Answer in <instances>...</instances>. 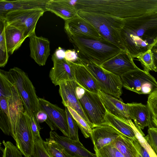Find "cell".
Masks as SVG:
<instances>
[{
    "mask_svg": "<svg viewBox=\"0 0 157 157\" xmlns=\"http://www.w3.org/2000/svg\"><path fill=\"white\" fill-rule=\"evenodd\" d=\"M79 58L100 65L122 49L118 46L102 38L72 36H68Z\"/></svg>",
    "mask_w": 157,
    "mask_h": 157,
    "instance_id": "277c9868",
    "label": "cell"
},
{
    "mask_svg": "<svg viewBox=\"0 0 157 157\" xmlns=\"http://www.w3.org/2000/svg\"><path fill=\"white\" fill-rule=\"evenodd\" d=\"M136 58L140 62L144 70L148 72L150 71L155 72L153 56L151 49L140 54Z\"/></svg>",
    "mask_w": 157,
    "mask_h": 157,
    "instance_id": "4dcf8cb0",
    "label": "cell"
},
{
    "mask_svg": "<svg viewBox=\"0 0 157 157\" xmlns=\"http://www.w3.org/2000/svg\"><path fill=\"white\" fill-rule=\"evenodd\" d=\"M120 34L124 49L136 58L157 40V12L124 20Z\"/></svg>",
    "mask_w": 157,
    "mask_h": 157,
    "instance_id": "6da1fadb",
    "label": "cell"
},
{
    "mask_svg": "<svg viewBox=\"0 0 157 157\" xmlns=\"http://www.w3.org/2000/svg\"><path fill=\"white\" fill-rule=\"evenodd\" d=\"M75 120L84 137L87 138L90 137L92 129L88 123L75 111L67 107Z\"/></svg>",
    "mask_w": 157,
    "mask_h": 157,
    "instance_id": "f546056e",
    "label": "cell"
},
{
    "mask_svg": "<svg viewBox=\"0 0 157 157\" xmlns=\"http://www.w3.org/2000/svg\"><path fill=\"white\" fill-rule=\"evenodd\" d=\"M65 110L68 125V137L73 140H79L78 135V126L77 123L67 107H65Z\"/></svg>",
    "mask_w": 157,
    "mask_h": 157,
    "instance_id": "1f68e13d",
    "label": "cell"
},
{
    "mask_svg": "<svg viewBox=\"0 0 157 157\" xmlns=\"http://www.w3.org/2000/svg\"><path fill=\"white\" fill-rule=\"evenodd\" d=\"M43 141L42 138L35 141L33 157H52L44 147Z\"/></svg>",
    "mask_w": 157,
    "mask_h": 157,
    "instance_id": "8d00e7d4",
    "label": "cell"
},
{
    "mask_svg": "<svg viewBox=\"0 0 157 157\" xmlns=\"http://www.w3.org/2000/svg\"><path fill=\"white\" fill-rule=\"evenodd\" d=\"M29 116L25 111L20 117L16 130V146L25 157L33 156L34 142L29 124Z\"/></svg>",
    "mask_w": 157,
    "mask_h": 157,
    "instance_id": "8fae6325",
    "label": "cell"
},
{
    "mask_svg": "<svg viewBox=\"0 0 157 157\" xmlns=\"http://www.w3.org/2000/svg\"><path fill=\"white\" fill-rule=\"evenodd\" d=\"M43 145L52 157H70L66 154L54 140L48 138L43 141Z\"/></svg>",
    "mask_w": 157,
    "mask_h": 157,
    "instance_id": "f1b7e54d",
    "label": "cell"
},
{
    "mask_svg": "<svg viewBox=\"0 0 157 157\" xmlns=\"http://www.w3.org/2000/svg\"><path fill=\"white\" fill-rule=\"evenodd\" d=\"M125 157H136L132 140L121 134L112 144Z\"/></svg>",
    "mask_w": 157,
    "mask_h": 157,
    "instance_id": "4316f807",
    "label": "cell"
},
{
    "mask_svg": "<svg viewBox=\"0 0 157 157\" xmlns=\"http://www.w3.org/2000/svg\"><path fill=\"white\" fill-rule=\"evenodd\" d=\"M76 62L85 66L97 81L101 90L119 99L122 94V83L120 77L106 71L94 63L78 57Z\"/></svg>",
    "mask_w": 157,
    "mask_h": 157,
    "instance_id": "ba28073f",
    "label": "cell"
},
{
    "mask_svg": "<svg viewBox=\"0 0 157 157\" xmlns=\"http://www.w3.org/2000/svg\"><path fill=\"white\" fill-rule=\"evenodd\" d=\"M121 134L109 125H103L93 128L90 137L94 151L112 144Z\"/></svg>",
    "mask_w": 157,
    "mask_h": 157,
    "instance_id": "d6986e66",
    "label": "cell"
},
{
    "mask_svg": "<svg viewBox=\"0 0 157 157\" xmlns=\"http://www.w3.org/2000/svg\"><path fill=\"white\" fill-rule=\"evenodd\" d=\"M123 87L138 94H150L157 90V81L149 73L140 68L120 76Z\"/></svg>",
    "mask_w": 157,
    "mask_h": 157,
    "instance_id": "30bf717a",
    "label": "cell"
},
{
    "mask_svg": "<svg viewBox=\"0 0 157 157\" xmlns=\"http://www.w3.org/2000/svg\"><path fill=\"white\" fill-rule=\"evenodd\" d=\"M132 141L140 157H150L147 151L141 144L137 139L135 140H132Z\"/></svg>",
    "mask_w": 157,
    "mask_h": 157,
    "instance_id": "ab89813d",
    "label": "cell"
},
{
    "mask_svg": "<svg viewBox=\"0 0 157 157\" xmlns=\"http://www.w3.org/2000/svg\"><path fill=\"white\" fill-rule=\"evenodd\" d=\"M105 120L106 125L112 126L121 134L132 140L137 139L130 123L131 120H128L119 118L107 112L105 117Z\"/></svg>",
    "mask_w": 157,
    "mask_h": 157,
    "instance_id": "484cf974",
    "label": "cell"
},
{
    "mask_svg": "<svg viewBox=\"0 0 157 157\" xmlns=\"http://www.w3.org/2000/svg\"><path fill=\"white\" fill-rule=\"evenodd\" d=\"M75 50H67L65 51L64 58L67 60L73 62H76L78 56Z\"/></svg>",
    "mask_w": 157,
    "mask_h": 157,
    "instance_id": "60d3db41",
    "label": "cell"
},
{
    "mask_svg": "<svg viewBox=\"0 0 157 157\" xmlns=\"http://www.w3.org/2000/svg\"><path fill=\"white\" fill-rule=\"evenodd\" d=\"M38 98L40 109L43 110L46 113L54 130L58 129L64 136L68 137V125L65 109L44 98Z\"/></svg>",
    "mask_w": 157,
    "mask_h": 157,
    "instance_id": "5bb4252c",
    "label": "cell"
},
{
    "mask_svg": "<svg viewBox=\"0 0 157 157\" xmlns=\"http://www.w3.org/2000/svg\"><path fill=\"white\" fill-rule=\"evenodd\" d=\"M77 14L93 25L102 39L124 49L122 44L120 34L124 20L82 11H77Z\"/></svg>",
    "mask_w": 157,
    "mask_h": 157,
    "instance_id": "8992f818",
    "label": "cell"
},
{
    "mask_svg": "<svg viewBox=\"0 0 157 157\" xmlns=\"http://www.w3.org/2000/svg\"><path fill=\"white\" fill-rule=\"evenodd\" d=\"M153 56L155 72H157V40L151 49Z\"/></svg>",
    "mask_w": 157,
    "mask_h": 157,
    "instance_id": "7bdbcfd3",
    "label": "cell"
},
{
    "mask_svg": "<svg viewBox=\"0 0 157 157\" xmlns=\"http://www.w3.org/2000/svg\"><path fill=\"white\" fill-rule=\"evenodd\" d=\"M75 0H48L45 9L62 18L64 21L69 20L77 15L74 4Z\"/></svg>",
    "mask_w": 157,
    "mask_h": 157,
    "instance_id": "603a6c76",
    "label": "cell"
},
{
    "mask_svg": "<svg viewBox=\"0 0 157 157\" xmlns=\"http://www.w3.org/2000/svg\"><path fill=\"white\" fill-rule=\"evenodd\" d=\"M95 151L96 157H125L112 144Z\"/></svg>",
    "mask_w": 157,
    "mask_h": 157,
    "instance_id": "d6a6232c",
    "label": "cell"
},
{
    "mask_svg": "<svg viewBox=\"0 0 157 157\" xmlns=\"http://www.w3.org/2000/svg\"><path fill=\"white\" fill-rule=\"evenodd\" d=\"M76 94L93 128L106 125L105 117L107 112L98 94L89 91L78 85Z\"/></svg>",
    "mask_w": 157,
    "mask_h": 157,
    "instance_id": "52a82bcc",
    "label": "cell"
},
{
    "mask_svg": "<svg viewBox=\"0 0 157 157\" xmlns=\"http://www.w3.org/2000/svg\"><path fill=\"white\" fill-rule=\"evenodd\" d=\"M31 157H33V156H31Z\"/></svg>",
    "mask_w": 157,
    "mask_h": 157,
    "instance_id": "bcb514c9",
    "label": "cell"
},
{
    "mask_svg": "<svg viewBox=\"0 0 157 157\" xmlns=\"http://www.w3.org/2000/svg\"><path fill=\"white\" fill-rule=\"evenodd\" d=\"M49 138L55 141L70 157H96L95 154L87 150L79 140H73L64 136H60L52 131L50 132Z\"/></svg>",
    "mask_w": 157,
    "mask_h": 157,
    "instance_id": "2e32d148",
    "label": "cell"
},
{
    "mask_svg": "<svg viewBox=\"0 0 157 157\" xmlns=\"http://www.w3.org/2000/svg\"><path fill=\"white\" fill-rule=\"evenodd\" d=\"M6 78L16 87L25 111L30 117L36 118L40 110L38 97L32 82L26 73L21 69L14 67L8 71L0 69Z\"/></svg>",
    "mask_w": 157,
    "mask_h": 157,
    "instance_id": "5b68a950",
    "label": "cell"
},
{
    "mask_svg": "<svg viewBox=\"0 0 157 157\" xmlns=\"http://www.w3.org/2000/svg\"><path fill=\"white\" fill-rule=\"evenodd\" d=\"M75 81L81 87L93 93H98L101 90L97 81L86 67L82 64L75 62Z\"/></svg>",
    "mask_w": 157,
    "mask_h": 157,
    "instance_id": "cb8c5ba5",
    "label": "cell"
},
{
    "mask_svg": "<svg viewBox=\"0 0 157 157\" xmlns=\"http://www.w3.org/2000/svg\"><path fill=\"white\" fill-rule=\"evenodd\" d=\"M100 66L106 71L120 77L139 68L134 63L130 54L125 49L122 50Z\"/></svg>",
    "mask_w": 157,
    "mask_h": 157,
    "instance_id": "7c38bea8",
    "label": "cell"
},
{
    "mask_svg": "<svg viewBox=\"0 0 157 157\" xmlns=\"http://www.w3.org/2000/svg\"><path fill=\"white\" fill-rule=\"evenodd\" d=\"M144 138L157 156V128L149 127Z\"/></svg>",
    "mask_w": 157,
    "mask_h": 157,
    "instance_id": "d590c367",
    "label": "cell"
},
{
    "mask_svg": "<svg viewBox=\"0 0 157 157\" xmlns=\"http://www.w3.org/2000/svg\"><path fill=\"white\" fill-rule=\"evenodd\" d=\"M131 125L135 132L136 137L141 144L148 152L150 157H157V156L144 138V134L142 130L137 128L132 121Z\"/></svg>",
    "mask_w": 157,
    "mask_h": 157,
    "instance_id": "836d02e7",
    "label": "cell"
},
{
    "mask_svg": "<svg viewBox=\"0 0 157 157\" xmlns=\"http://www.w3.org/2000/svg\"><path fill=\"white\" fill-rule=\"evenodd\" d=\"M5 19L0 17V66L4 67L7 63L9 59L6 41Z\"/></svg>",
    "mask_w": 157,
    "mask_h": 157,
    "instance_id": "83f0119b",
    "label": "cell"
},
{
    "mask_svg": "<svg viewBox=\"0 0 157 157\" xmlns=\"http://www.w3.org/2000/svg\"><path fill=\"white\" fill-rule=\"evenodd\" d=\"M51 58L53 67L50 71L49 76L55 86L59 85L64 81H75V62L58 58L55 53L52 55Z\"/></svg>",
    "mask_w": 157,
    "mask_h": 157,
    "instance_id": "4fadbf2b",
    "label": "cell"
},
{
    "mask_svg": "<svg viewBox=\"0 0 157 157\" xmlns=\"http://www.w3.org/2000/svg\"><path fill=\"white\" fill-rule=\"evenodd\" d=\"M48 0H0V17H3L8 13L14 10L37 8H41L45 10V6Z\"/></svg>",
    "mask_w": 157,
    "mask_h": 157,
    "instance_id": "44dd1931",
    "label": "cell"
},
{
    "mask_svg": "<svg viewBox=\"0 0 157 157\" xmlns=\"http://www.w3.org/2000/svg\"><path fill=\"white\" fill-rule=\"evenodd\" d=\"M78 84L75 81H66L59 85V93L65 107H69L78 113L93 129L86 116L77 96L76 90Z\"/></svg>",
    "mask_w": 157,
    "mask_h": 157,
    "instance_id": "9a60e30c",
    "label": "cell"
},
{
    "mask_svg": "<svg viewBox=\"0 0 157 157\" xmlns=\"http://www.w3.org/2000/svg\"><path fill=\"white\" fill-rule=\"evenodd\" d=\"M46 11L37 8L10 12L3 17L7 24L22 30L26 38L35 33L37 22Z\"/></svg>",
    "mask_w": 157,
    "mask_h": 157,
    "instance_id": "9c48e42d",
    "label": "cell"
},
{
    "mask_svg": "<svg viewBox=\"0 0 157 157\" xmlns=\"http://www.w3.org/2000/svg\"><path fill=\"white\" fill-rule=\"evenodd\" d=\"M29 124L35 143L36 140L42 138L40 135V131L41 128L39 123L34 117H29Z\"/></svg>",
    "mask_w": 157,
    "mask_h": 157,
    "instance_id": "f35d334b",
    "label": "cell"
},
{
    "mask_svg": "<svg viewBox=\"0 0 157 157\" xmlns=\"http://www.w3.org/2000/svg\"><path fill=\"white\" fill-rule=\"evenodd\" d=\"M2 157H23L22 154L16 146L10 141L3 142Z\"/></svg>",
    "mask_w": 157,
    "mask_h": 157,
    "instance_id": "e575fe53",
    "label": "cell"
},
{
    "mask_svg": "<svg viewBox=\"0 0 157 157\" xmlns=\"http://www.w3.org/2000/svg\"><path fill=\"white\" fill-rule=\"evenodd\" d=\"M75 7L82 11L122 20L157 12L156 0H77Z\"/></svg>",
    "mask_w": 157,
    "mask_h": 157,
    "instance_id": "7a4b0ae2",
    "label": "cell"
},
{
    "mask_svg": "<svg viewBox=\"0 0 157 157\" xmlns=\"http://www.w3.org/2000/svg\"><path fill=\"white\" fill-rule=\"evenodd\" d=\"M0 85V128L4 134L14 139L24 109L16 87L1 72Z\"/></svg>",
    "mask_w": 157,
    "mask_h": 157,
    "instance_id": "3957f363",
    "label": "cell"
},
{
    "mask_svg": "<svg viewBox=\"0 0 157 157\" xmlns=\"http://www.w3.org/2000/svg\"><path fill=\"white\" fill-rule=\"evenodd\" d=\"M48 118V116L46 113L42 109H40L38 111L36 116V118L39 124L45 122Z\"/></svg>",
    "mask_w": 157,
    "mask_h": 157,
    "instance_id": "b9f144b4",
    "label": "cell"
},
{
    "mask_svg": "<svg viewBox=\"0 0 157 157\" xmlns=\"http://www.w3.org/2000/svg\"><path fill=\"white\" fill-rule=\"evenodd\" d=\"M147 105L151 116L157 118V90L149 95Z\"/></svg>",
    "mask_w": 157,
    "mask_h": 157,
    "instance_id": "74e56055",
    "label": "cell"
},
{
    "mask_svg": "<svg viewBox=\"0 0 157 157\" xmlns=\"http://www.w3.org/2000/svg\"><path fill=\"white\" fill-rule=\"evenodd\" d=\"M54 53L58 58H64L65 56V51L61 48L59 47L58 49L56 50Z\"/></svg>",
    "mask_w": 157,
    "mask_h": 157,
    "instance_id": "ee69618b",
    "label": "cell"
},
{
    "mask_svg": "<svg viewBox=\"0 0 157 157\" xmlns=\"http://www.w3.org/2000/svg\"><path fill=\"white\" fill-rule=\"evenodd\" d=\"M30 56L40 66L45 65L50 54V42L46 38L34 33L29 37Z\"/></svg>",
    "mask_w": 157,
    "mask_h": 157,
    "instance_id": "ac0fdd59",
    "label": "cell"
},
{
    "mask_svg": "<svg viewBox=\"0 0 157 157\" xmlns=\"http://www.w3.org/2000/svg\"><path fill=\"white\" fill-rule=\"evenodd\" d=\"M98 94L107 112L122 119L131 120L127 104L101 90L99 91Z\"/></svg>",
    "mask_w": 157,
    "mask_h": 157,
    "instance_id": "7402d4cb",
    "label": "cell"
},
{
    "mask_svg": "<svg viewBox=\"0 0 157 157\" xmlns=\"http://www.w3.org/2000/svg\"><path fill=\"white\" fill-rule=\"evenodd\" d=\"M5 33L7 51L9 54L12 55L20 47L26 38L22 30L6 22Z\"/></svg>",
    "mask_w": 157,
    "mask_h": 157,
    "instance_id": "d4e9b609",
    "label": "cell"
},
{
    "mask_svg": "<svg viewBox=\"0 0 157 157\" xmlns=\"http://www.w3.org/2000/svg\"><path fill=\"white\" fill-rule=\"evenodd\" d=\"M64 21V30L68 36H77L98 39L102 38L93 25L78 14Z\"/></svg>",
    "mask_w": 157,
    "mask_h": 157,
    "instance_id": "e0dca14e",
    "label": "cell"
},
{
    "mask_svg": "<svg viewBox=\"0 0 157 157\" xmlns=\"http://www.w3.org/2000/svg\"><path fill=\"white\" fill-rule=\"evenodd\" d=\"M128 113L131 120L140 129L151 126V115L147 105L141 103H127Z\"/></svg>",
    "mask_w": 157,
    "mask_h": 157,
    "instance_id": "ffe728a7",
    "label": "cell"
},
{
    "mask_svg": "<svg viewBox=\"0 0 157 157\" xmlns=\"http://www.w3.org/2000/svg\"><path fill=\"white\" fill-rule=\"evenodd\" d=\"M151 121L154 127L157 128V118L151 116Z\"/></svg>",
    "mask_w": 157,
    "mask_h": 157,
    "instance_id": "f6af8a7d",
    "label": "cell"
}]
</instances>
